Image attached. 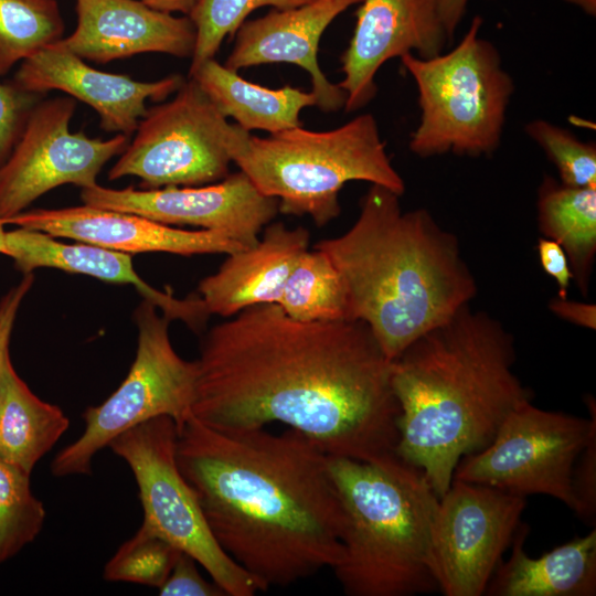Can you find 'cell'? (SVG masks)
<instances>
[{"label": "cell", "mask_w": 596, "mask_h": 596, "mask_svg": "<svg viewBox=\"0 0 596 596\" xmlns=\"http://www.w3.org/2000/svg\"><path fill=\"white\" fill-rule=\"evenodd\" d=\"M228 152L262 194L277 199L278 212L309 215L318 227L340 214L339 192L350 181L405 191L371 114L328 131L297 127L266 138L234 125Z\"/></svg>", "instance_id": "8992f818"}, {"label": "cell", "mask_w": 596, "mask_h": 596, "mask_svg": "<svg viewBox=\"0 0 596 596\" xmlns=\"http://www.w3.org/2000/svg\"><path fill=\"white\" fill-rule=\"evenodd\" d=\"M278 305L299 321L350 320L342 278L330 257L317 248L300 255Z\"/></svg>", "instance_id": "484cf974"}, {"label": "cell", "mask_w": 596, "mask_h": 596, "mask_svg": "<svg viewBox=\"0 0 596 596\" xmlns=\"http://www.w3.org/2000/svg\"><path fill=\"white\" fill-rule=\"evenodd\" d=\"M363 0H313L298 8L273 9L245 21L236 31L225 66L234 72L268 63H291L309 73L317 106L322 111L344 108L347 94L332 84L318 63L319 41L329 24L349 7Z\"/></svg>", "instance_id": "d6986e66"}, {"label": "cell", "mask_w": 596, "mask_h": 596, "mask_svg": "<svg viewBox=\"0 0 596 596\" xmlns=\"http://www.w3.org/2000/svg\"><path fill=\"white\" fill-rule=\"evenodd\" d=\"M550 309L560 318L574 324L595 329L596 307L592 304L571 301L567 298H557L551 301Z\"/></svg>", "instance_id": "8d00e7d4"}, {"label": "cell", "mask_w": 596, "mask_h": 596, "mask_svg": "<svg viewBox=\"0 0 596 596\" xmlns=\"http://www.w3.org/2000/svg\"><path fill=\"white\" fill-rule=\"evenodd\" d=\"M84 204L132 213L166 225H191L225 233L248 248L276 216L278 201L262 194L245 173L199 187H163L138 190L95 184L82 189Z\"/></svg>", "instance_id": "5bb4252c"}, {"label": "cell", "mask_w": 596, "mask_h": 596, "mask_svg": "<svg viewBox=\"0 0 596 596\" xmlns=\"http://www.w3.org/2000/svg\"><path fill=\"white\" fill-rule=\"evenodd\" d=\"M6 224L130 255L150 252L183 256L228 255L245 248L222 232L172 227L137 214L86 204L62 209L25 210L9 219Z\"/></svg>", "instance_id": "e0dca14e"}, {"label": "cell", "mask_w": 596, "mask_h": 596, "mask_svg": "<svg viewBox=\"0 0 596 596\" xmlns=\"http://www.w3.org/2000/svg\"><path fill=\"white\" fill-rule=\"evenodd\" d=\"M35 95L0 83V166L14 147Z\"/></svg>", "instance_id": "d6a6232c"}, {"label": "cell", "mask_w": 596, "mask_h": 596, "mask_svg": "<svg viewBox=\"0 0 596 596\" xmlns=\"http://www.w3.org/2000/svg\"><path fill=\"white\" fill-rule=\"evenodd\" d=\"M529 526L520 523L512 553L493 572L488 596H594L596 595V529L575 536L533 558L524 551Z\"/></svg>", "instance_id": "7402d4cb"}, {"label": "cell", "mask_w": 596, "mask_h": 596, "mask_svg": "<svg viewBox=\"0 0 596 596\" xmlns=\"http://www.w3.org/2000/svg\"><path fill=\"white\" fill-rule=\"evenodd\" d=\"M227 118L251 130L277 134L301 127L300 111L317 106L312 92L286 85L273 89L242 78L215 58H210L189 73Z\"/></svg>", "instance_id": "603a6c76"}, {"label": "cell", "mask_w": 596, "mask_h": 596, "mask_svg": "<svg viewBox=\"0 0 596 596\" xmlns=\"http://www.w3.org/2000/svg\"><path fill=\"white\" fill-rule=\"evenodd\" d=\"M467 3L468 0H438L439 17L450 40L461 22Z\"/></svg>", "instance_id": "74e56055"}, {"label": "cell", "mask_w": 596, "mask_h": 596, "mask_svg": "<svg viewBox=\"0 0 596 596\" xmlns=\"http://www.w3.org/2000/svg\"><path fill=\"white\" fill-rule=\"evenodd\" d=\"M134 320L137 350L127 376L102 404L85 409V428L54 457L53 476L91 475L95 455L121 433L158 416L171 417L179 428L192 415L196 362L182 359L173 349L171 319L143 299Z\"/></svg>", "instance_id": "ba28073f"}, {"label": "cell", "mask_w": 596, "mask_h": 596, "mask_svg": "<svg viewBox=\"0 0 596 596\" xmlns=\"http://www.w3.org/2000/svg\"><path fill=\"white\" fill-rule=\"evenodd\" d=\"M313 0H199L188 15L196 29V42L189 73L214 58L226 36H233L257 8L287 10Z\"/></svg>", "instance_id": "f1b7e54d"}, {"label": "cell", "mask_w": 596, "mask_h": 596, "mask_svg": "<svg viewBox=\"0 0 596 596\" xmlns=\"http://www.w3.org/2000/svg\"><path fill=\"white\" fill-rule=\"evenodd\" d=\"M185 79L171 74L153 82L135 81L124 74L103 72L56 43L22 61L13 85L36 95L57 89L89 105L108 132L130 136L146 115V102H162Z\"/></svg>", "instance_id": "2e32d148"}, {"label": "cell", "mask_w": 596, "mask_h": 596, "mask_svg": "<svg viewBox=\"0 0 596 596\" xmlns=\"http://www.w3.org/2000/svg\"><path fill=\"white\" fill-rule=\"evenodd\" d=\"M538 253L544 272L557 283L558 298H567L572 273L564 249L555 241L541 237L538 241Z\"/></svg>", "instance_id": "d590c367"}, {"label": "cell", "mask_w": 596, "mask_h": 596, "mask_svg": "<svg viewBox=\"0 0 596 596\" xmlns=\"http://www.w3.org/2000/svg\"><path fill=\"white\" fill-rule=\"evenodd\" d=\"M175 456L215 541L263 592L341 561L344 515L328 455L301 433L216 429L191 415Z\"/></svg>", "instance_id": "7a4b0ae2"}, {"label": "cell", "mask_w": 596, "mask_h": 596, "mask_svg": "<svg viewBox=\"0 0 596 596\" xmlns=\"http://www.w3.org/2000/svg\"><path fill=\"white\" fill-rule=\"evenodd\" d=\"M447 40L438 0H363L341 56L344 77L338 85L347 94L344 109H359L374 97V77L386 61L413 52L436 56Z\"/></svg>", "instance_id": "9a60e30c"}, {"label": "cell", "mask_w": 596, "mask_h": 596, "mask_svg": "<svg viewBox=\"0 0 596 596\" xmlns=\"http://www.w3.org/2000/svg\"><path fill=\"white\" fill-rule=\"evenodd\" d=\"M574 513L595 525L596 520V429L579 453L572 473Z\"/></svg>", "instance_id": "1f68e13d"}, {"label": "cell", "mask_w": 596, "mask_h": 596, "mask_svg": "<svg viewBox=\"0 0 596 596\" xmlns=\"http://www.w3.org/2000/svg\"><path fill=\"white\" fill-rule=\"evenodd\" d=\"M68 426L57 405L30 390L8 354L0 376V460L31 475Z\"/></svg>", "instance_id": "cb8c5ba5"}, {"label": "cell", "mask_w": 596, "mask_h": 596, "mask_svg": "<svg viewBox=\"0 0 596 596\" xmlns=\"http://www.w3.org/2000/svg\"><path fill=\"white\" fill-rule=\"evenodd\" d=\"M533 139L556 166L561 183L568 187H596V147L578 140L565 128L543 119L525 127Z\"/></svg>", "instance_id": "4dcf8cb0"}, {"label": "cell", "mask_w": 596, "mask_h": 596, "mask_svg": "<svg viewBox=\"0 0 596 596\" xmlns=\"http://www.w3.org/2000/svg\"><path fill=\"white\" fill-rule=\"evenodd\" d=\"M233 130L234 125L189 77L171 100L147 110L108 179L138 177L143 189L217 182L230 174Z\"/></svg>", "instance_id": "8fae6325"}, {"label": "cell", "mask_w": 596, "mask_h": 596, "mask_svg": "<svg viewBox=\"0 0 596 596\" xmlns=\"http://www.w3.org/2000/svg\"><path fill=\"white\" fill-rule=\"evenodd\" d=\"M196 561L180 552L163 584L158 588L161 596H224V590L215 583L206 581L196 566Z\"/></svg>", "instance_id": "836d02e7"}, {"label": "cell", "mask_w": 596, "mask_h": 596, "mask_svg": "<svg viewBox=\"0 0 596 596\" xmlns=\"http://www.w3.org/2000/svg\"><path fill=\"white\" fill-rule=\"evenodd\" d=\"M30 478L0 460V564L33 542L43 528L46 512L32 492Z\"/></svg>", "instance_id": "83f0119b"}, {"label": "cell", "mask_w": 596, "mask_h": 596, "mask_svg": "<svg viewBox=\"0 0 596 596\" xmlns=\"http://www.w3.org/2000/svg\"><path fill=\"white\" fill-rule=\"evenodd\" d=\"M400 196L371 184L354 224L315 245L342 278L350 320L365 322L391 361L478 291L456 235L425 209L403 212Z\"/></svg>", "instance_id": "277c9868"}, {"label": "cell", "mask_w": 596, "mask_h": 596, "mask_svg": "<svg viewBox=\"0 0 596 596\" xmlns=\"http://www.w3.org/2000/svg\"><path fill=\"white\" fill-rule=\"evenodd\" d=\"M564 1L572 3L574 6H577L589 15L596 14V0H564Z\"/></svg>", "instance_id": "ab89813d"}, {"label": "cell", "mask_w": 596, "mask_h": 596, "mask_svg": "<svg viewBox=\"0 0 596 596\" xmlns=\"http://www.w3.org/2000/svg\"><path fill=\"white\" fill-rule=\"evenodd\" d=\"M151 9L160 12H180L189 15L199 0H139Z\"/></svg>", "instance_id": "f35d334b"}, {"label": "cell", "mask_w": 596, "mask_h": 596, "mask_svg": "<svg viewBox=\"0 0 596 596\" xmlns=\"http://www.w3.org/2000/svg\"><path fill=\"white\" fill-rule=\"evenodd\" d=\"M590 417L518 405L502 422L491 443L462 457L454 478L513 494H545L572 511V473L589 435L596 429V405L586 398Z\"/></svg>", "instance_id": "30bf717a"}, {"label": "cell", "mask_w": 596, "mask_h": 596, "mask_svg": "<svg viewBox=\"0 0 596 596\" xmlns=\"http://www.w3.org/2000/svg\"><path fill=\"white\" fill-rule=\"evenodd\" d=\"M180 552L141 524L106 563L103 576L108 582H127L159 588L170 574Z\"/></svg>", "instance_id": "f546056e"}, {"label": "cell", "mask_w": 596, "mask_h": 596, "mask_svg": "<svg viewBox=\"0 0 596 596\" xmlns=\"http://www.w3.org/2000/svg\"><path fill=\"white\" fill-rule=\"evenodd\" d=\"M33 281V273L24 274L22 279L0 299V376L4 360L10 354L9 344L18 311Z\"/></svg>", "instance_id": "e575fe53"}, {"label": "cell", "mask_w": 596, "mask_h": 596, "mask_svg": "<svg viewBox=\"0 0 596 596\" xmlns=\"http://www.w3.org/2000/svg\"><path fill=\"white\" fill-rule=\"evenodd\" d=\"M4 222L0 220V254L7 255Z\"/></svg>", "instance_id": "60d3db41"}, {"label": "cell", "mask_w": 596, "mask_h": 596, "mask_svg": "<svg viewBox=\"0 0 596 596\" xmlns=\"http://www.w3.org/2000/svg\"><path fill=\"white\" fill-rule=\"evenodd\" d=\"M525 505V497L453 479L439 498L433 526L439 592L446 596L485 595Z\"/></svg>", "instance_id": "4fadbf2b"}, {"label": "cell", "mask_w": 596, "mask_h": 596, "mask_svg": "<svg viewBox=\"0 0 596 596\" xmlns=\"http://www.w3.org/2000/svg\"><path fill=\"white\" fill-rule=\"evenodd\" d=\"M178 427L169 416L146 421L108 447L131 469L147 529L191 555L228 596H253L258 582L217 544L175 456Z\"/></svg>", "instance_id": "9c48e42d"}, {"label": "cell", "mask_w": 596, "mask_h": 596, "mask_svg": "<svg viewBox=\"0 0 596 596\" xmlns=\"http://www.w3.org/2000/svg\"><path fill=\"white\" fill-rule=\"evenodd\" d=\"M341 501L342 558L332 568L349 596L439 590L433 526L439 497L424 472L396 455L372 461L328 455Z\"/></svg>", "instance_id": "5b68a950"}, {"label": "cell", "mask_w": 596, "mask_h": 596, "mask_svg": "<svg viewBox=\"0 0 596 596\" xmlns=\"http://www.w3.org/2000/svg\"><path fill=\"white\" fill-rule=\"evenodd\" d=\"M76 102L71 96L42 100L31 108L9 157L0 166V220L25 211L38 198L63 184L89 188L129 137L109 139L71 132Z\"/></svg>", "instance_id": "7c38bea8"}, {"label": "cell", "mask_w": 596, "mask_h": 596, "mask_svg": "<svg viewBox=\"0 0 596 596\" xmlns=\"http://www.w3.org/2000/svg\"><path fill=\"white\" fill-rule=\"evenodd\" d=\"M75 30L56 44L83 60L107 63L140 53L192 57L196 29L139 0H76Z\"/></svg>", "instance_id": "ac0fdd59"}, {"label": "cell", "mask_w": 596, "mask_h": 596, "mask_svg": "<svg viewBox=\"0 0 596 596\" xmlns=\"http://www.w3.org/2000/svg\"><path fill=\"white\" fill-rule=\"evenodd\" d=\"M309 241L302 226L268 224L256 245L228 254L217 272L200 281L198 292L209 313L230 318L251 306L278 304Z\"/></svg>", "instance_id": "44dd1931"}, {"label": "cell", "mask_w": 596, "mask_h": 596, "mask_svg": "<svg viewBox=\"0 0 596 596\" xmlns=\"http://www.w3.org/2000/svg\"><path fill=\"white\" fill-rule=\"evenodd\" d=\"M6 245L7 256L23 275L49 267L107 283L130 284L163 315L193 329L204 324L210 316L200 296L178 299L148 285L135 270L130 254L84 242L62 243L47 233L24 227L7 231Z\"/></svg>", "instance_id": "ffe728a7"}, {"label": "cell", "mask_w": 596, "mask_h": 596, "mask_svg": "<svg viewBox=\"0 0 596 596\" xmlns=\"http://www.w3.org/2000/svg\"><path fill=\"white\" fill-rule=\"evenodd\" d=\"M541 233L564 249L572 278L586 295L596 254V187L576 188L546 177L539 189Z\"/></svg>", "instance_id": "d4e9b609"}, {"label": "cell", "mask_w": 596, "mask_h": 596, "mask_svg": "<svg viewBox=\"0 0 596 596\" xmlns=\"http://www.w3.org/2000/svg\"><path fill=\"white\" fill-rule=\"evenodd\" d=\"M481 24L476 15L448 53L401 56L418 89L421 120L409 149L419 157L488 156L500 145L514 84L498 50L479 36Z\"/></svg>", "instance_id": "52a82bcc"}, {"label": "cell", "mask_w": 596, "mask_h": 596, "mask_svg": "<svg viewBox=\"0 0 596 596\" xmlns=\"http://www.w3.org/2000/svg\"><path fill=\"white\" fill-rule=\"evenodd\" d=\"M56 0H0V76L63 38Z\"/></svg>", "instance_id": "4316f807"}, {"label": "cell", "mask_w": 596, "mask_h": 596, "mask_svg": "<svg viewBox=\"0 0 596 596\" xmlns=\"http://www.w3.org/2000/svg\"><path fill=\"white\" fill-rule=\"evenodd\" d=\"M192 415L216 429L281 423L323 453L395 455L392 361L361 320L299 321L278 304L247 307L204 336Z\"/></svg>", "instance_id": "6da1fadb"}, {"label": "cell", "mask_w": 596, "mask_h": 596, "mask_svg": "<svg viewBox=\"0 0 596 596\" xmlns=\"http://www.w3.org/2000/svg\"><path fill=\"white\" fill-rule=\"evenodd\" d=\"M512 334L469 305L392 361L400 405L395 455L419 468L440 498L459 460L488 446L531 391L513 372Z\"/></svg>", "instance_id": "3957f363"}]
</instances>
